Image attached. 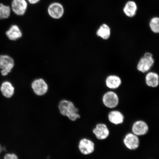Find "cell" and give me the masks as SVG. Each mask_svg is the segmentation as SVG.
I'll return each mask as SVG.
<instances>
[{
  "mask_svg": "<svg viewBox=\"0 0 159 159\" xmlns=\"http://www.w3.org/2000/svg\"><path fill=\"white\" fill-rule=\"evenodd\" d=\"M58 108L61 114L63 116L67 117L71 121H75L80 118L79 109L70 101L62 99L60 101Z\"/></svg>",
  "mask_w": 159,
  "mask_h": 159,
  "instance_id": "1",
  "label": "cell"
},
{
  "mask_svg": "<svg viewBox=\"0 0 159 159\" xmlns=\"http://www.w3.org/2000/svg\"><path fill=\"white\" fill-rule=\"evenodd\" d=\"M15 66L14 59L7 54L0 55V73L2 76L6 77L12 71Z\"/></svg>",
  "mask_w": 159,
  "mask_h": 159,
  "instance_id": "2",
  "label": "cell"
},
{
  "mask_svg": "<svg viewBox=\"0 0 159 159\" xmlns=\"http://www.w3.org/2000/svg\"><path fill=\"white\" fill-rule=\"evenodd\" d=\"M47 12L49 16L55 20L61 19L65 13L64 7L59 2H53L50 4L47 8Z\"/></svg>",
  "mask_w": 159,
  "mask_h": 159,
  "instance_id": "3",
  "label": "cell"
},
{
  "mask_svg": "<svg viewBox=\"0 0 159 159\" xmlns=\"http://www.w3.org/2000/svg\"><path fill=\"white\" fill-rule=\"evenodd\" d=\"M154 63L152 53L146 52L140 59L137 65V69L143 73L148 72L152 68Z\"/></svg>",
  "mask_w": 159,
  "mask_h": 159,
  "instance_id": "4",
  "label": "cell"
},
{
  "mask_svg": "<svg viewBox=\"0 0 159 159\" xmlns=\"http://www.w3.org/2000/svg\"><path fill=\"white\" fill-rule=\"evenodd\" d=\"M31 87L34 93L39 96H42L46 94L49 87L46 81L42 78L34 80L31 83Z\"/></svg>",
  "mask_w": 159,
  "mask_h": 159,
  "instance_id": "5",
  "label": "cell"
},
{
  "mask_svg": "<svg viewBox=\"0 0 159 159\" xmlns=\"http://www.w3.org/2000/svg\"><path fill=\"white\" fill-rule=\"evenodd\" d=\"M28 3L26 0H13L11 9L16 15L21 16L25 15L27 11Z\"/></svg>",
  "mask_w": 159,
  "mask_h": 159,
  "instance_id": "6",
  "label": "cell"
},
{
  "mask_svg": "<svg viewBox=\"0 0 159 159\" xmlns=\"http://www.w3.org/2000/svg\"><path fill=\"white\" fill-rule=\"evenodd\" d=\"M102 102L105 106L109 108H116L119 102L118 95L113 91H108L103 95Z\"/></svg>",
  "mask_w": 159,
  "mask_h": 159,
  "instance_id": "7",
  "label": "cell"
},
{
  "mask_svg": "<svg viewBox=\"0 0 159 159\" xmlns=\"http://www.w3.org/2000/svg\"><path fill=\"white\" fill-rule=\"evenodd\" d=\"M78 148L81 153L84 155L92 154L95 150V144L93 141L84 138L80 141Z\"/></svg>",
  "mask_w": 159,
  "mask_h": 159,
  "instance_id": "8",
  "label": "cell"
},
{
  "mask_svg": "<svg viewBox=\"0 0 159 159\" xmlns=\"http://www.w3.org/2000/svg\"><path fill=\"white\" fill-rule=\"evenodd\" d=\"M15 87L12 83L9 81L5 80L3 81L0 85V92L3 97L10 99L15 94Z\"/></svg>",
  "mask_w": 159,
  "mask_h": 159,
  "instance_id": "9",
  "label": "cell"
},
{
  "mask_svg": "<svg viewBox=\"0 0 159 159\" xmlns=\"http://www.w3.org/2000/svg\"><path fill=\"white\" fill-rule=\"evenodd\" d=\"M124 144L127 148L130 150H135L139 148L140 140L138 136L132 133H129L125 136Z\"/></svg>",
  "mask_w": 159,
  "mask_h": 159,
  "instance_id": "10",
  "label": "cell"
},
{
  "mask_svg": "<svg viewBox=\"0 0 159 159\" xmlns=\"http://www.w3.org/2000/svg\"><path fill=\"white\" fill-rule=\"evenodd\" d=\"M6 36L9 40L15 41L20 39L23 36V33L20 27L17 25H13L5 33Z\"/></svg>",
  "mask_w": 159,
  "mask_h": 159,
  "instance_id": "11",
  "label": "cell"
},
{
  "mask_svg": "<svg viewBox=\"0 0 159 159\" xmlns=\"http://www.w3.org/2000/svg\"><path fill=\"white\" fill-rule=\"evenodd\" d=\"M148 130V124L143 120L136 121L133 124L132 127V133L138 136H143L146 134Z\"/></svg>",
  "mask_w": 159,
  "mask_h": 159,
  "instance_id": "12",
  "label": "cell"
},
{
  "mask_svg": "<svg viewBox=\"0 0 159 159\" xmlns=\"http://www.w3.org/2000/svg\"><path fill=\"white\" fill-rule=\"evenodd\" d=\"M93 132L97 139L99 140H104L108 138L109 131L107 125L103 124L97 125L93 129Z\"/></svg>",
  "mask_w": 159,
  "mask_h": 159,
  "instance_id": "13",
  "label": "cell"
},
{
  "mask_svg": "<svg viewBox=\"0 0 159 159\" xmlns=\"http://www.w3.org/2000/svg\"><path fill=\"white\" fill-rule=\"evenodd\" d=\"M138 10V6L135 2L129 1L125 4L123 11L125 15L129 17H133L136 15Z\"/></svg>",
  "mask_w": 159,
  "mask_h": 159,
  "instance_id": "14",
  "label": "cell"
},
{
  "mask_svg": "<svg viewBox=\"0 0 159 159\" xmlns=\"http://www.w3.org/2000/svg\"><path fill=\"white\" fill-rule=\"evenodd\" d=\"M108 118L109 122L115 125L122 124L124 122V116L120 111L114 110L109 113Z\"/></svg>",
  "mask_w": 159,
  "mask_h": 159,
  "instance_id": "15",
  "label": "cell"
},
{
  "mask_svg": "<svg viewBox=\"0 0 159 159\" xmlns=\"http://www.w3.org/2000/svg\"><path fill=\"white\" fill-rule=\"evenodd\" d=\"M105 83L108 88L115 89L119 88L122 83L120 77L116 75H110L107 77Z\"/></svg>",
  "mask_w": 159,
  "mask_h": 159,
  "instance_id": "16",
  "label": "cell"
},
{
  "mask_svg": "<svg viewBox=\"0 0 159 159\" xmlns=\"http://www.w3.org/2000/svg\"><path fill=\"white\" fill-rule=\"evenodd\" d=\"M145 81L146 84L148 86L152 88H156L159 85V75L156 73L149 72L146 75Z\"/></svg>",
  "mask_w": 159,
  "mask_h": 159,
  "instance_id": "17",
  "label": "cell"
},
{
  "mask_svg": "<svg viewBox=\"0 0 159 159\" xmlns=\"http://www.w3.org/2000/svg\"><path fill=\"white\" fill-rule=\"evenodd\" d=\"M111 34V29L106 24H103L97 30L96 34L98 37L103 39L107 40L109 38Z\"/></svg>",
  "mask_w": 159,
  "mask_h": 159,
  "instance_id": "18",
  "label": "cell"
},
{
  "mask_svg": "<svg viewBox=\"0 0 159 159\" xmlns=\"http://www.w3.org/2000/svg\"><path fill=\"white\" fill-rule=\"evenodd\" d=\"M11 12V7L0 3V20L9 18Z\"/></svg>",
  "mask_w": 159,
  "mask_h": 159,
  "instance_id": "19",
  "label": "cell"
},
{
  "mask_svg": "<svg viewBox=\"0 0 159 159\" xmlns=\"http://www.w3.org/2000/svg\"><path fill=\"white\" fill-rule=\"evenodd\" d=\"M149 26L152 32L155 33H159V17H155L151 19Z\"/></svg>",
  "mask_w": 159,
  "mask_h": 159,
  "instance_id": "20",
  "label": "cell"
},
{
  "mask_svg": "<svg viewBox=\"0 0 159 159\" xmlns=\"http://www.w3.org/2000/svg\"><path fill=\"white\" fill-rule=\"evenodd\" d=\"M26 1L30 4L34 5L39 3L41 0H26Z\"/></svg>",
  "mask_w": 159,
  "mask_h": 159,
  "instance_id": "21",
  "label": "cell"
}]
</instances>
